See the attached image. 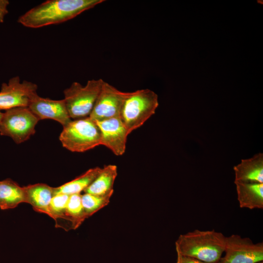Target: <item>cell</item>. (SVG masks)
I'll list each match as a JSON object with an SVG mask.
<instances>
[{
  "label": "cell",
  "mask_w": 263,
  "mask_h": 263,
  "mask_svg": "<svg viewBox=\"0 0 263 263\" xmlns=\"http://www.w3.org/2000/svg\"><path fill=\"white\" fill-rule=\"evenodd\" d=\"M103 0H48L19 16L17 22L32 29L61 23L103 2Z\"/></svg>",
  "instance_id": "1"
},
{
  "label": "cell",
  "mask_w": 263,
  "mask_h": 263,
  "mask_svg": "<svg viewBox=\"0 0 263 263\" xmlns=\"http://www.w3.org/2000/svg\"><path fill=\"white\" fill-rule=\"evenodd\" d=\"M225 237L212 230H194L179 236L177 253L207 263H218L224 252Z\"/></svg>",
  "instance_id": "2"
},
{
  "label": "cell",
  "mask_w": 263,
  "mask_h": 263,
  "mask_svg": "<svg viewBox=\"0 0 263 263\" xmlns=\"http://www.w3.org/2000/svg\"><path fill=\"white\" fill-rule=\"evenodd\" d=\"M158 105L157 94L150 89L130 92L120 116L129 133L142 126L155 113Z\"/></svg>",
  "instance_id": "3"
},
{
  "label": "cell",
  "mask_w": 263,
  "mask_h": 263,
  "mask_svg": "<svg viewBox=\"0 0 263 263\" xmlns=\"http://www.w3.org/2000/svg\"><path fill=\"white\" fill-rule=\"evenodd\" d=\"M100 131L89 116L72 120L63 127L59 136L63 147L72 152H83L100 145Z\"/></svg>",
  "instance_id": "4"
},
{
  "label": "cell",
  "mask_w": 263,
  "mask_h": 263,
  "mask_svg": "<svg viewBox=\"0 0 263 263\" xmlns=\"http://www.w3.org/2000/svg\"><path fill=\"white\" fill-rule=\"evenodd\" d=\"M104 80L101 78L89 80L83 86L73 82L63 93L67 111L71 119L89 117L94 108Z\"/></svg>",
  "instance_id": "5"
},
{
  "label": "cell",
  "mask_w": 263,
  "mask_h": 263,
  "mask_svg": "<svg viewBox=\"0 0 263 263\" xmlns=\"http://www.w3.org/2000/svg\"><path fill=\"white\" fill-rule=\"evenodd\" d=\"M39 120L27 107L6 110L0 121V134L11 137L17 144L22 143L35 133Z\"/></svg>",
  "instance_id": "6"
},
{
  "label": "cell",
  "mask_w": 263,
  "mask_h": 263,
  "mask_svg": "<svg viewBox=\"0 0 263 263\" xmlns=\"http://www.w3.org/2000/svg\"><path fill=\"white\" fill-rule=\"evenodd\" d=\"M225 255L218 263H258L263 260V244L233 234L225 237Z\"/></svg>",
  "instance_id": "7"
},
{
  "label": "cell",
  "mask_w": 263,
  "mask_h": 263,
  "mask_svg": "<svg viewBox=\"0 0 263 263\" xmlns=\"http://www.w3.org/2000/svg\"><path fill=\"white\" fill-rule=\"evenodd\" d=\"M130 94L104 81L89 117L95 121L120 117L124 102Z\"/></svg>",
  "instance_id": "8"
},
{
  "label": "cell",
  "mask_w": 263,
  "mask_h": 263,
  "mask_svg": "<svg viewBox=\"0 0 263 263\" xmlns=\"http://www.w3.org/2000/svg\"><path fill=\"white\" fill-rule=\"evenodd\" d=\"M35 83L23 80L19 76L11 78L7 83L1 84L0 91V111L19 107L28 106L31 97L37 93Z\"/></svg>",
  "instance_id": "9"
},
{
  "label": "cell",
  "mask_w": 263,
  "mask_h": 263,
  "mask_svg": "<svg viewBox=\"0 0 263 263\" xmlns=\"http://www.w3.org/2000/svg\"><path fill=\"white\" fill-rule=\"evenodd\" d=\"M95 122L100 131V145L106 147L117 156L122 155L125 152L129 133L121 118Z\"/></svg>",
  "instance_id": "10"
},
{
  "label": "cell",
  "mask_w": 263,
  "mask_h": 263,
  "mask_svg": "<svg viewBox=\"0 0 263 263\" xmlns=\"http://www.w3.org/2000/svg\"><path fill=\"white\" fill-rule=\"evenodd\" d=\"M28 108L39 120H54L63 127L72 120L63 99L52 100L43 98L37 93L31 97Z\"/></svg>",
  "instance_id": "11"
},
{
  "label": "cell",
  "mask_w": 263,
  "mask_h": 263,
  "mask_svg": "<svg viewBox=\"0 0 263 263\" xmlns=\"http://www.w3.org/2000/svg\"><path fill=\"white\" fill-rule=\"evenodd\" d=\"M234 181L263 183V154L259 153L252 157L241 160L233 167Z\"/></svg>",
  "instance_id": "12"
},
{
  "label": "cell",
  "mask_w": 263,
  "mask_h": 263,
  "mask_svg": "<svg viewBox=\"0 0 263 263\" xmlns=\"http://www.w3.org/2000/svg\"><path fill=\"white\" fill-rule=\"evenodd\" d=\"M240 207L263 208V183L234 181Z\"/></svg>",
  "instance_id": "13"
},
{
  "label": "cell",
  "mask_w": 263,
  "mask_h": 263,
  "mask_svg": "<svg viewBox=\"0 0 263 263\" xmlns=\"http://www.w3.org/2000/svg\"><path fill=\"white\" fill-rule=\"evenodd\" d=\"M26 203L30 204L34 209L49 215V206L55 195L54 188L45 184L38 183L24 187Z\"/></svg>",
  "instance_id": "14"
},
{
  "label": "cell",
  "mask_w": 263,
  "mask_h": 263,
  "mask_svg": "<svg viewBox=\"0 0 263 263\" xmlns=\"http://www.w3.org/2000/svg\"><path fill=\"white\" fill-rule=\"evenodd\" d=\"M117 175L114 165L105 166L94 181L84 191V193L98 196L113 195V184Z\"/></svg>",
  "instance_id": "15"
},
{
  "label": "cell",
  "mask_w": 263,
  "mask_h": 263,
  "mask_svg": "<svg viewBox=\"0 0 263 263\" xmlns=\"http://www.w3.org/2000/svg\"><path fill=\"white\" fill-rule=\"evenodd\" d=\"M22 203H26L24 187H21L12 179L0 181V208L12 209Z\"/></svg>",
  "instance_id": "16"
},
{
  "label": "cell",
  "mask_w": 263,
  "mask_h": 263,
  "mask_svg": "<svg viewBox=\"0 0 263 263\" xmlns=\"http://www.w3.org/2000/svg\"><path fill=\"white\" fill-rule=\"evenodd\" d=\"M102 168L95 167L88 170L84 173L63 185L54 188V193H63L69 195L78 194L84 191L96 178Z\"/></svg>",
  "instance_id": "17"
},
{
  "label": "cell",
  "mask_w": 263,
  "mask_h": 263,
  "mask_svg": "<svg viewBox=\"0 0 263 263\" xmlns=\"http://www.w3.org/2000/svg\"><path fill=\"white\" fill-rule=\"evenodd\" d=\"M86 218L81 202V194L69 196L67 205L65 221L71 223L72 228H77Z\"/></svg>",
  "instance_id": "18"
},
{
  "label": "cell",
  "mask_w": 263,
  "mask_h": 263,
  "mask_svg": "<svg viewBox=\"0 0 263 263\" xmlns=\"http://www.w3.org/2000/svg\"><path fill=\"white\" fill-rule=\"evenodd\" d=\"M112 196H98L86 193L81 195L82 205L86 218L107 206Z\"/></svg>",
  "instance_id": "19"
},
{
  "label": "cell",
  "mask_w": 263,
  "mask_h": 263,
  "mask_svg": "<svg viewBox=\"0 0 263 263\" xmlns=\"http://www.w3.org/2000/svg\"><path fill=\"white\" fill-rule=\"evenodd\" d=\"M69 195L63 193L55 194L49 206V215L53 218L56 223L60 220L64 221Z\"/></svg>",
  "instance_id": "20"
},
{
  "label": "cell",
  "mask_w": 263,
  "mask_h": 263,
  "mask_svg": "<svg viewBox=\"0 0 263 263\" xmlns=\"http://www.w3.org/2000/svg\"><path fill=\"white\" fill-rule=\"evenodd\" d=\"M9 3L8 0H0V23L4 21L5 16L8 13V6Z\"/></svg>",
  "instance_id": "21"
},
{
  "label": "cell",
  "mask_w": 263,
  "mask_h": 263,
  "mask_svg": "<svg viewBox=\"0 0 263 263\" xmlns=\"http://www.w3.org/2000/svg\"><path fill=\"white\" fill-rule=\"evenodd\" d=\"M177 261L179 263H207L196 259L183 256L179 253H177Z\"/></svg>",
  "instance_id": "22"
},
{
  "label": "cell",
  "mask_w": 263,
  "mask_h": 263,
  "mask_svg": "<svg viewBox=\"0 0 263 263\" xmlns=\"http://www.w3.org/2000/svg\"><path fill=\"white\" fill-rule=\"evenodd\" d=\"M2 115H3V113H1V112H0V119H1V118L2 117Z\"/></svg>",
  "instance_id": "23"
},
{
  "label": "cell",
  "mask_w": 263,
  "mask_h": 263,
  "mask_svg": "<svg viewBox=\"0 0 263 263\" xmlns=\"http://www.w3.org/2000/svg\"><path fill=\"white\" fill-rule=\"evenodd\" d=\"M258 263H263V261L262 262H259Z\"/></svg>",
  "instance_id": "24"
},
{
  "label": "cell",
  "mask_w": 263,
  "mask_h": 263,
  "mask_svg": "<svg viewBox=\"0 0 263 263\" xmlns=\"http://www.w3.org/2000/svg\"><path fill=\"white\" fill-rule=\"evenodd\" d=\"M176 263H179L177 261Z\"/></svg>",
  "instance_id": "25"
}]
</instances>
